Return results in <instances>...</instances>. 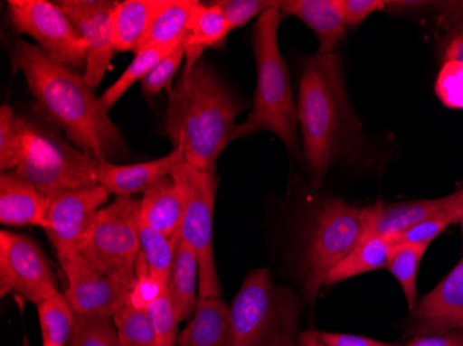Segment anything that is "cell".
Wrapping results in <instances>:
<instances>
[{
  "instance_id": "cell-30",
  "label": "cell",
  "mask_w": 463,
  "mask_h": 346,
  "mask_svg": "<svg viewBox=\"0 0 463 346\" xmlns=\"http://www.w3.org/2000/svg\"><path fill=\"white\" fill-rule=\"evenodd\" d=\"M179 236H181V231L174 237L165 236V234L146 225L140 220V252L145 257L146 264L149 267L150 273L165 285H168Z\"/></svg>"
},
{
  "instance_id": "cell-36",
  "label": "cell",
  "mask_w": 463,
  "mask_h": 346,
  "mask_svg": "<svg viewBox=\"0 0 463 346\" xmlns=\"http://www.w3.org/2000/svg\"><path fill=\"white\" fill-rule=\"evenodd\" d=\"M153 329H155L156 346H175L178 343V319L174 312L168 291L147 308Z\"/></svg>"
},
{
  "instance_id": "cell-9",
  "label": "cell",
  "mask_w": 463,
  "mask_h": 346,
  "mask_svg": "<svg viewBox=\"0 0 463 346\" xmlns=\"http://www.w3.org/2000/svg\"><path fill=\"white\" fill-rule=\"evenodd\" d=\"M171 175L184 192V213L181 236L196 252L199 261L200 298H220L221 285L213 247V222L217 197V173H208L186 161L175 166Z\"/></svg>"
},
{
  "instance_id": "cell-6",
  "label": "cell",
  "mask_w": 463,
  "mask_h": 346,
  "mask_svg": "<svg viewBox=\"0 0 463 346\" xmlns=\"http://www.w3.org/2000/svg\"><path fill=\"white\" fill-rule=\"evenodd\" d=\"M377 207L379 202L355 207L332 199L318 208L301 265L304 294L311 304L324 287L327 273L365 238Z\"/></svg>"
},
{
  "instance_id": "cell-18",
  "label": "cell",
  "mask_w": 463,
  "mask_h": 346,
  "mask_svg": "<svg viewBox=\"0 0 463 346\" xmlns=\"http://www.w3.org/2000/svg\"><path fill=\"white\" fill-rule=\"evenodd\" d=\"M184 213V197L173 175L158 179L143 192L140 200V220L168 237L181 231Z\"/></svg>"
},
{
  "instance_id": "cell-22",
  "label": "cell",
  "mask_w": 463,
  "mask_h": 346,
  "mask_svg": "<svg viewBox=\"0 0 463 346\" xmlns=\"http://www.w3.org/2000/svg\"><path fill=\"white\" fill-rule=\"evenodd\" d=\"M166 291L178 322L192 319L199 304V261L184 237L179 236Z\"/></svg>"
},
{
  "instance_id": "cell-39",
  "label": "cell",
  "mask_w": 463,
  "mask_h": 346,
  "mask_svg": "<svg viewBox=\"0 0 463 346\" xmlns=\"http://www.w3.org/2000/svg\"><path fill=\"white\" fill-rule=\"evenodd\" d=\"M184 60V46H179L170 56H166L165 59L161 60L157 66L147 74V77L140 82L142 83V89L145 95H157L164 88L170 85L171 80L175 77Z\"/></svg>"
},
{
  "instance_id": "cell-24",
  "label": "cell",
  "mask_w": 463,
  "mask_h": 346,
  "mask_svg": "<svg viewBox=\"0 0 463 346\" xmlns=\"http://www.w3.org/2000/svg\"><path fill=\"white\" fill-rule=\"evenodd\" d=\"M163 4L164 0L118 2L113 18V42L117 51H139L150 23Z\"/></svg>"
},
{
  "instance_id": "cell-8",
  "label": "cell",
  "mask_w": 463,
  "mask_h": 346,
  "mask_svg": "<svg viewBox=\"0 0 463 346\" xmlns=\"http://www.w3.org/2000/svg\"><path fill=\"white\" fill-rule=\"evenodd\" d=\"M140 200L118 197L101 208L80 255L99 272L132 290L140 252Z\"/></svg>"
},
{
  "instance_id": "cell-10",
  "label": "cell",
  "mask_w": 463,
  "mask_h": 346,
  "mask_svg": "<svg viewBox=\"0 0 463 346\" xmlns=\"http://www.w3.org/2000/svg\"><path fill=\"white\" fill-rule=\"evenodd\" d=\"M13 27L38 42L39 48L64 66L85 71L88 46L57 4L46 0H9Z\"/></svg>"
},
{
  "instance_id": "cell-38",
  "label": "cell",
  "mask_w": 463,
  "mask_h": 346,
  "mask_svg": "<svg viewBox=\"0 0 463 346\" xmlns=\"http://www.w3.org/2000/svg\"><path fill=\"white\" fill-rule=\"evenodd\" d=\"M225 14L231 31L243 27L252 18L264 14L267 10L278 6V2L270 0H221L215 2Z\"/></svg>"
},
{
  "instance_id": "cell-42",
  "label": "cell",
  "mask_w": 463,
  "mask_h": 346,
  "mask_svg": "<svg viewBox=\"0 0 463 346\" xmlns=\"http://www.w3.org/2000/svg\"><path fill=\"white\" fill-rule=\"evenodd\" d=\"M404 346H463V330L449 334L415 337Z\"/></svg>"
},
{
  "instance_id": "cell-13",
  "label": "cell",
  "mask_w": 463,
  "mask_h": 346,
  "mask_svg": "<svg viewBox=\"0 0 463 346\" xmlns=\"http://www.w3.org/2000/svg\"><path fill=\"white\" fill-rule=\"evenodd\" d=\"M66 275L64 291L74 313L113 319L129 302V288L90 267L80 254L57 257Z\"/></svg>"
},
{
  "instance_id": "cell-21",
  "label": "cell",
  "mask_w": 463,
  "mask_h": 346,
  "mask_svg": "<svg viewBox=\"0 0 463 346\" xmlns=\"http://www.w3.org/2000/svg\"><path fill=\"white\" fill-rule=\"evenodd\" d=\"M178 346H233L231 306L222 298H200L178 337Z\"/></svg>"
},
{
  "instance_id": "cell-23",
  "label": "cell",
  "mask_w": 463,
  "mask_h": 346,
  "mask_svg": "<svg viewBox=\"0 0 463 346\" xmlns=\"http://www.w3.org/2000/svg\"><path fill=\"white\" fill-rule=\"evenodd\" d=\"M231 28L217 4L197 2L187 27L184 46L186 66L192 67L202 59L205 49H221L225 45Z\"/></svg>"
},
{
  "instance_id": "cell-41",
  "label": "cell",
  "mask_w": 463,
  "mask_h": 346,
  "mask_svg": "<svg viewBox=\"0 0 463 346\" xmlns=\"http://www.w3.org/2000/svg\"><path fill=\"white\" fill-rule=\"evenodd\" d=\"M319 338L326 346H394L392 343L372 340L361 335L340 334V332H318Z\"/></svg>"
},
{
  "instance_id": "cell-1",
  "label": "cell",
  "mask_w": 463,
  "mask_h": 346,
  "mask_svg": "<svg viewBox=\"0 0 463 346\" xmlns=\"http://www.w3.org/2000/svg\"><path fill=\"white\" fill-rule=\"evenodd\" d=\"M10 62L13 71L24 75L33 108L59 127L69 142L98 160H113L127 153L119 127L82 72L56 61L24 39L15 41Z\"/></svg>"
},
{
  "instance_id": "cell-3",
  "label": "cell",
  "mask_w": 463,
  "mask_h": 346,
  "mask_svg": "<svg viewBox=\"0 0 463 346\" xmlns=\"http://www.w3.org/2000/svg\"><path fill=\"white\" fill-rule=\"evenodd\" d=\"M298 113L303 160L312 184L319 189L348 135L360 126L348 103L339 51L317 53L306 60L298 85Z\"/></svg>"
},
{
  "instance_id": "cell-7",
  "label": "cell",
  "mask_w": 463,
  "mask_h": 346,
  "mask_svg": "<svg viewBox=\"0 0 463 346\" xmlns=\"http://www.w3.org/2000/svg\"><path fill=\"white\" fill-rule=\"evenodd\" d=\"M100 161L103 160L87 154L51 127L38 125L35 139L14 172L51 201L60 192L99 184Z\"/></svg>"
},
{
  "instance_id": "cell-20",
  "label": "cell",
  "mask_w": 463,
  "mask_h": 346,
  "mask_svg": "<svg viewBox=\"0 0 463 346\" xmlns=\"http://www.w3.org/2000/svg\"><path fill=\"white\" fill-rule=\"evenodd\" d=\"M463 197V189L441 199L418 200V201L398 202L383 205L379 202L376 215L366 231L365 238L374 236H390L413 228L418 223L446 210ZM364 238V240H365Z\"/></svg>"
},
{
  "instance_id": "cell-45",
  "label": "cell",
  "mask_w": 463,
  "mask_h": 346,
  "mask_svg": "<svg viewBox=\"0 0 463 346\" xmlns=\"http://www.w3.org/2000/svg\"><path fill=\"white\" fill-rule=\"evenodd\" d=\"M460 229H462V243H463V216H462V220H460Z\"/></svg>"
},
{
  "instance_id": "cell-28",
  "label": "cell",
  "mask_w": 463,
  "mask_h": 346,
  "mask_svg": "<svg viewBox=\"0 0 463 346\" xmlns=\"http://www.w3.org/2000/svg\"><path fill=\"white\" fill-rule=\"evenodd\" d=\"M429 246L430 243L395 244L390 249L386 269L402 285L410 311L418 301L419 267Z\"/></svg>"
},
{
  "instance_id": "cell-27",
  "label": "cell",
  "mask_w": 463,
  "mask_h": 346,
  "mask_svg": "<svg viewBox=\"0 0 463 346\" xmlns=\"http://www.w3.org/2000/svg\"><path fill=\"white\" fill-rule=\"evenodd\" d=\"M392 246L394 243L392 234L365 238L327 273L324 285H337L348 278L383 269Z\"/></svg>"
},
{
  "instance_id": "cell-12",
  "label": "cell",
  "mask_w": 463,
  "mask_h": 346,
  "mask_svg": "<svg viewBox=\"0 0 463 346\" xmlns=\"http://www.w3.org/2000/svg\"><path fill=\"white\" fill-rule=\"evenodd\" d=\"M110 192L101 184L60 192L49 201L43 230L60 255L80 254L90 238L96 216Z\"/></svg>"
},
{
  "instance_id": "cell-32",
  "label": "cell",
  "mask_w": 463,
  "mask_h": 346,
  "mask_svg": "<svg viewBox=\"0 0 463 346\" xmlns=\"http://www.w3.org/2000/svg\"><path fill=\"white\" fill-rule=\"evenodd\" d=\"M462 216L463 197L459 201L454 202L446 210H439L436 215L418 223L413 228L402 231V233L392 234V243H394V246L395 244L431 243L449 226L460 222Z\"/></svg>"
},
{
  "instance_id": "cell-17",
  "label": "cell",
  "mask_w": 463,
  "mask_h": 346,
  "mask_svg": "<svg viewBox=\"0 0 463 346\" xmlns=\"http://www.w3.org/2000/svg\"><path fill=\"white\" fill-rule=\"evenodd\" d=\"M49 200L14 171L0 173V222L6 226H45Z\"/></svg>"
},
{
  "instance_id": "cell-43",
  "label": "cell",
  "mask_w": 463,
  "mask_h": 346,
  "mask_svg": "<svg viewBox=\"0 0 463 346\" xmlns=\"http://www.w3.org/2000/svg\"><path fill=\"white\" fill-rule=\"evenodd\" d=\"M444 61L463 62V28L459 33H455L449 45L447 46Z\"/></svg>"
},
{
  "instance_id": "cell-35",
  "label": "cell",
  "mask_w": 463,
  "mask_h": 346,
  "mask_svg": "<svg viewBox=\"0 0 463 346\" xmlns=\"http://www.w3.org/2000/svg\"><path fill=\"white\" fill-rule=\"evenodd\" d=\"M164 293H166V285L150 273L142 252H139V257L137 259L135 283L132 285L131 293H129V305L140 309V311H147L153 302L157 301Z\"/></svg>"
},
{
  "instance_id": "cell-29",
  "label": "cell",
  "mask_w": 463,
  "mask_h": 346,
  "mask_svg": "<svg viewBox=\"0 0 463 346\" xmlns=\"http://www.w3.org/2000/svg\"><path fill=\"white\" fill-rule=\"evenodd\" d=\"M42 346H66L74 329V311L66 295L48 299L38 306Z\"/></svg>"
},
{
  "instance_id": "cell-5",
  "label": "cell",
  "mask_w": 463,
  "mask_h": 346,
  "mask_svg": "<svg viewBox=\"0 0 463 346\" xmlns=\"http://www.w3.org/2000/svg\"><path fill=\"white\" fill-rule=\"evenodd\" d=\"M300 302L268 267L251 270L231 305L233 346H298Z\"/></svg>"
},
{
  "instance_id": "cell-14",
  "label": "cell",
  "mask_w": 463,
  "mask_h": 346,
  "mask_svg": "<svg viewBox=\"0 0 463 346\" xmlns=\"http://www.w3.org/2000/svg\"><path fill=\"white\" fill-rule=\"evenodd\" d=\"M88 46L85 79L96 88L113 60V18L118 2L111 0H62L57 2Z\"/></svg>"
},
{
  "instance_id": "cell-16",
  "label": "cell",
  "mask_w": 463,
  "mask_h": 346,
  "mask_svg": "<svg viewBox=\"0 0 463 346\" xmlns=\"http://www.w3.org/2000/svg\"><path fill=\"white\" fill-rule=\"evenodd\" d=\"M182 161H184V157L181 148H174L165 157L147 161V163L121 165L110 161H100L98 182L110 194L131 197L137 192H145L158 179L171 175V172Z\"/></svg>"
},
{
  "instance_id": "cell-4",
  "label": "cell",
  "mask_w": 463,
  "mask_h": 346,
  "mask_svg": "<svg viewBox=\"0 0 463 346\" xmlns=\"http://www.w3.org/2000/svg\"><path fill=\"white\" fill-rule=\"evenodd\" d=\"M286 14L272 7L260 15L252 28V51L257 66V88L252 110L246 121L236 125L232 142L267 131L277 135L291 154L303 161L298 143V103L291 90L288 64L278 43V31Z\"/></svg>"
},
{
  "instance_id": "cell-15",
  "label": "cell",
  "mask_w": 463,
  "mask_h": 346,
  "mask_svg": "<svg viewBox=\"0 0 463 346\" xmlns=\"http://www.w3.org/2000/svg\"><path fill=\"white\" fill-rule=\"evenodd\" d=\"M405 330L412 337L463 330V257L430 293L416 301Z\"/></svg>"
},
{
  "instance_id": "cell-26",
  "label": "cell",
  "mask_w": 463,
  "mask_h": 346,
  "mask_svg": "<svg viewBox=\"0 0 463 346\" xmlns=\"http://www.w3.org/2000/svg\"><path fill=\"white\" fill-rule=\"evenodd\" d=\"M38 124L14 113L13 107H0V171H15L24 160L36 136Z\"/></svg>"
},
{
  "instance_id": "cell-31",
  "label": "cell",
  "mask_w": 463,
  "mask_h": 346,
  "mask_svg": "<svg viewBox=\"0 0 463 346\" xmlns=\"http://www.w3.org/2000/svg\"><path fill=\"white\" fill-rule=\"evenodd\" d=\"M178 48H147L137 51L131 64L127 67L121 77L100 96L101 106L110 111L114 104L127 93L137 80H143L161 60L170 56Z\"/></svg>"
},
{
  "instance_id": "cell-44",
  "label": "cell",
  "mask_w": 463,
  "mask_h": 346,
  "mask_svg": "<svg viewBox=\"0 0 463 346\" xmlns=\"http://www.w3.org/2000/svg\"><path fill=\"white\" fill-rule=\"evenodd\" d=\"M298 346H326L319 338L318 332H301Z\"/></svg>"
},
{
  "instance_id": "cell-33",
  "label": "cell",
  "mask_w": 463,
  "mask_h": 346,
  "mask_svg": "<svg viewBox=\"0 0 463 346\" xmlns=\"http://www.w3.org/2000/svg\"><path fill=\"white\" fill-rule=\"evenodd\" d=\"M113 320L121 346H156L155 329L147 311L128 304Z\"/></svg>"
},
{
  "instance_id": "cell-25",
  "label": "cell",
  "mask_w": 463,
  "mask_h": 346,
  "mask_svg": "<svg viewBox=\"0 0 463 346\" xmlns=\"http://www.w3.org/2000/svg\"><path fill=\"white\" fill-rule=\"evenodd\" d=\"M196 5L194 0H164L163 6L150 23L139 51L147 48L182 46Z\"/></svg>"
},
{
  "instance_id": "cell-37",
  "label": "cell",
  "mask_w": 463,
  "mask_h": 346,
  "mask_svg": "<svg viewBox=\"0 0 463 346\" xmlns=\"http://www.w3.org/2000/svg\"><path fill=\"white\" fill-rule=\"evenodd\" d=\"M437 98L452 110H463V62L444 61L434 85Z\"/></svg>"
},
{
  "instance_id": "cell-19",
  "label": "cell",
  "mask_w": 463,
  "mask_h": 346,
  "mask_svg": "<svg viewBox=\"0 0 463 346\" xmlns=\"http://www.w3.org/2000/svg\"><path fill=\"white\" fill-rule=\"evenodd\" d=\"M278 7L286 15H294L304 21L318 38V53L327 54L345 36V23L337 0H286L278 2Z\"/></svg>"
},
{
  "instance_id": "cell-34",
  "label": "cell",
  "mask_w": 463,
  "mask_h": 346,
  "mask_svg": "<svg viewBox=\"0 0 463 346\" xmlns=\"http://www.w3.org/2000/svg\"><path fill=\"white\" fill-rule=\"evenodd\" d=\"M70 346H121L111 317L83 316L74 313Z\"/></svg>"
},
{
  "instance_id": "cell-11",
  "label": "cell",
  "mask_w": 463,
  "mask_h": 346,
  "mask_svg": "<svg viewBox=\"0 0 463 346\" xmlns=\"http://www.w3.org/2000/svg\"><path fill=\"white\" fill-rule=\"evenodd\" d=\"M9 294L39 306L59 295V283L43 252L23 234L0 233V295Z\"/></svg>"
},
{
  "instance_id": "cell-40",
  "label": "cell",
  "mask_w": 463,
  "mask_h": 346,
  "mask_svg": "<svg viewBox=\"0 0 463 346\" xmlns=\"http://www.w3.org/2000/svg\"><path fill=\"white\" fill-rule=\"evenodd\" d=\"M345 27H358L373 13L386 10L383 0H337Z\"/></svg>"
},
{
  "instance_id": "cell-2",
  "label": "cell",
  "mask_w": 463,
  "mask_h": 346,
  "mask_svg": "<svg viewBox=\"0 0 463 346\" xmlns=\"http://www.w3.org/2000/svg\"><path fill=\"white\" fill-rule=\"evenodd\" d=\"M246 107L202 57L184 67L171 90L164 132L189 165L215 173L218 158L232 142L236 118Z\"/></svg>"
}]
</instances>
